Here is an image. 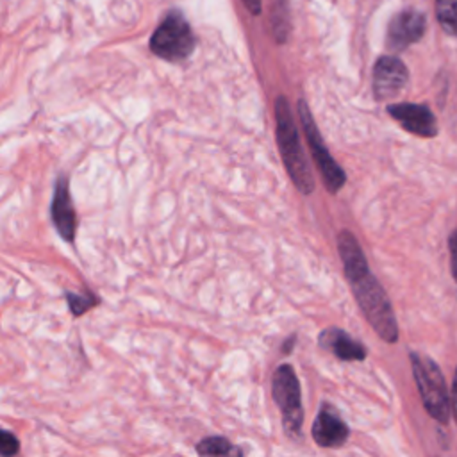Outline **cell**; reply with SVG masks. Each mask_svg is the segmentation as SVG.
Listing matches in <instances>:
<instances>
[{
  "instance_id": "obj_4",
  "label": "cell",
  "mask_w": 457,
  "mask_h": 457,
  "mask_svg": "<svg viewBox=\"0 0 457 457\" xmlns=\"http://www.w3.org/2000/svg\"><path fill=\"white\" fill-rule=\"evenodd\" d=\"M150 50L161 59L171 62L184 61L191 55L195 50V36L189 23L179 11L170 12L154 30L150 37Z\"/></svg>"
},
{
  "instance_id": "obj_16",
  "label": "cell",
  "mask_w": 457,
  "mask_h": 457,
  "mask_svg": "<svg viewBox=\"0 0 457 457\" xmlns=\"http://www.w3.org/2000/svg\"><path fill=\"white\" fill-rule=\"evenodd\" d=\"M18 450H20V443L14 437V434H11L7 430H2V434H0V452H2V455L9 457V455L18 453Z\"/></svg>"
},
{
  "instance_id": "obj_11",
  "label": "cell",
  "mask_w": 457,
  "mask_h": 457,
  "mask_svg": "<svg viewBox=\"0 0 457 457\" xmlns=\"http://www.w3.org/2000/svg\"><path fill=\"white\" fill-rule=\"evenodd\" d=\"M50 212H52V221H54L59 236L64 241L73 243L77 220H75V209H73L70 191H68V179L64 175L55 180Z\"/></svg>"
},
{
  "instance_id": "obj_3",
  "label": "cell",
  "mask_w": 457,
  "mask_h": 457,
  "mask_svg": "<svg viewBox=\"0 0 457 457\" xmlns=\"http://www.w3.org/2000/svg\"><path fill=\"white\" fill-rule=\"evenodd\" d=\"M411 366H412V377L418 386V393L421 396V403L425 411L441 425H446L450 421V393L446 387L445 375L437 362H434L430 357L411 352L409 353Z\"/></svg>"
},
{
  "instance_id": "obj_6",
  "label": "cell",
  "mask_w": 457,
  "mask_h": 457,
  "mask_svg": "<svg viewBox=\"0 0 457 457\" xmlns=\"http://www.w3.org/2000/svg\"><path fill=\"white\" fill-rule=\"evenodd\" d=\"M298 114H300V125L303 129L305 139L309 143L314 162H316V166L320 170V175L323 179V184L330 193H337L345 186L346 175H345L343 168L334 161V157L330 155L327 146L323 145L321 134L316 127L314 118L311 116V111H309L305 100H298Z\"/></svg>"
},
{
  "instance_id": "obj_5",
  "label": "cell",
  "mask_w": 457,
  "mask_h": 457,
  "mask_svg": "<svg viewBox=\"0 0 457 457\" xmlns=\"http://www.w3.org/2000/svg\"><path fill=\"white\" fill-rule=\"evenodd\" d=\"M271 393L275 403L282 412V425L284 430L298 437L302 436V423H303V409L300 400V384L293 371V366L280 364L271 378Z\"/></svg>"
},
{
  "instance_id": "obj_19",
  "label": "cell",
  "mask_w": 457,
  "mask_h": 457,
  "mask_svg": "<svg viewBox=\"0 0 457 457\" xmlns=\"http://www.w3.org/2000/svg\"><path fill=\"white\" fill-rule=\"evenodd\" d=\"M243 2L250 9V12H253V14L261 12V0H243Z\"/></svg>"
},
{
  "instance_id": "obj_14",
  "label": "cell",
  "mask_w": 457,
  "mask_h": 457,
  "mask_svg": "<svg viewBox=\"0 0 457 457\" xmlns=\"http://www.w3.org/2000/svg\"><path fill=\"white\" fill-rule=\"evenodd\" d=\"M436 16L446 34L457 36V0H436Z\"/></svg>"
},
{
  "instance_id": "obj_15",
  "label": "cell",
  "mask_w": 457,
  "mask_h": 457,
  "mask_svg": "<svg viewBox=\"0 0 457 457\" xmlns=\"http://www.w3.org/2000/svg\"><path fill=\"white\" fill-rule=\"evenodd\" d=\"M66 298H68V307L71 311L73 316H80L84 314L87 309H91L93 305L98 303V300L95 296L89 295H77L71 291H66Z\"/></svg>"
},
{
  "instance_id": "obj_12",
  "label": "cell",
  "mask_w": 457,
  "mask_h": 457,
  "mask_svg": "<svg viewBox=\"0 0 457 457\" xmlns=\"http://www.w3.org/2000/svg\"><path fill=\"white\" fill-rule=\"evenodd\" d=\"M320 346L332 352L341 361H364L368 353L357 339L337 327L325 328L320 334Z\"/></svg>"
},
{
  "instance_id": "obj_1",
  "label": "cell",
  "mask_w": 457,
  "mask_h": 457,
  "mask_svg": "<svg viewBox=\"0 0 457 457\" xmlns=\"http://www.w3.org/2000/svg\"><path fill=\"white\" fill-rule=\"evenodd\" d=\"M337 250L341 255L345 277L366 320L386 343H396L398 323L393 312V305L380 282L370 271L364 252L350 230H341L337 234Z\"/></svg>"
},
{
  "instance_id": "obj_9",
  "label": "cell",
  "mask_w": 457,
  "mask_h": 457,
  "mask_svg": "<svg viewBox=\"0 0 457 457\" xmlns=\"http://www.w3.org/2000/svg\"><path fill=\"white\" fill-rule=\"evenodd\" d=\"M427 21L425 14L414 9H405L400 11L398 14L393 16L389 29H387V46L391 50H403L421 39L425 32Z\"/></svg>"
},
{
  "instance_id": "obj_13",
  "label": "cell",
  "mask_w": 457,
  "mask_h": 457,
  "mask_svg": "<svg viewBox=\"0 0 457 457\" xmlns=\"http://www.w3.org/2000/svg\"><path fill=\"white\" fill-rule=\"evenodd\" d=\"M196 452L200 455H239L243 453L241 448H236L228 439L221 437V436H212V437H205L196 445Z\"/></svg>"
},
{
  "instance_id": "obj_7",
  "label": "cell",
  "mask_w": 457,
  "mask_h": 457,
  "mask_svg": "<svg viewBox=\"0 0 457 457\" xmlns=\"http://www.w3.org/2000/svg\"><path fill=\"white\" fill-rule=\"evenodd\" d=\"M407 66L393 55H382L373 66V93L377 100H393L407 86Z\"/></svg>"
},
{
  "instance_id": "obj_10",
  "label": "cell",
  "mask_w": 457,
  "mask_h": 457,
  "mask_svg": "<svg viewBox=\"0 0 457 457\" xmlns=\"http://www.w3.org/2000/svg\"><path fill=\"white\" fill-rule=\"evenodd\" d=\"M350 436L348 425L339 418L337 411L323 403L314 423H312V437L323 448H337L346 443Z\"/></svg>"
},
{
  "instance_id": "obj_18",
  "label": "cell",
  "mask_w": 457,
  "mask_h": 457,
  "mask_svg": "<svg viewBox=\"0 0 457 457\" xmlns=\"http://www.w3.org/2000/svg\"><path fill=\"white\" fill-rule=\"evenodd\" d=\"M450 403H452V414L453 420L457 423V368L453 373V380H452V389H450Z\"/></svg>"
},
{
  "instance_id": "obj_2",
  "label": "cell",
  "mask_w": 457,
  "mask_h": 457,
  "mask_svg": "<svg viewBox=\"0 0 457 457\" xmlns=\"http://www.w3.org/2000/svg\"><path fill=\"white\" fill-rule=\"evenodd\" d=\"M275 136H277V146L282 155L284 166L298 187L300 193L309 195L314 189V179L311 173V166L305 159V154L300 146V136L296 123L293 120L287 98L278 96L275 100Z\"/></svg>"
},
{
  "instance_id": "obj_8",
  "label": "cell",
  "mask_w": 457,
  "mask_h": 457,
  "mask_svg": "<svg viewBox=\"0 0 457 457\" xmlns=\"http://www.w3.org/2000/svg\"><path fill=\"white\" fill-rule=\"evenodd\" d=\"M389 116L400 123V127L418 137H436L437 121L434 112L423 104H391L387 105Z\"/></svg>"
},
{
  "instance_id": "obj_17",
  "label": "cell",
  "mask_w": 457,
  "mask_h": 457,
  "mask_svg": "<svg viewBox=\"0 0 457 457\" xmlns=\"http://www.w3.org/2000/svg\"><path fill=\"white\" fill-rule=\"evenodd\" d=\"M448 250H450V271L457 282V228L448 236Z\"/></svg>"
}]
</instances>
